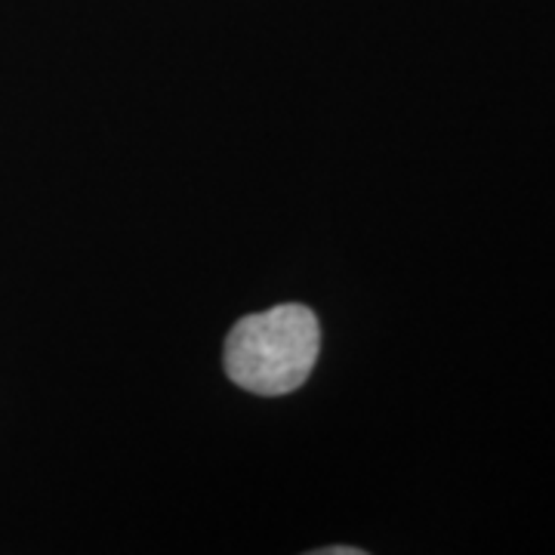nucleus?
Returning a JSON list of instances; mask_svg holds the SVG:
<instances>
[{"instance_id":"f03ea898","label":"nucleus","mask_w":555,"mask_h":555,"mask_svg":"<svg viewBox=\"0 0 555 555\" xmlns=\"http://www.w3.org/2000/svg\"><path fill=\"white\" fill-rule=\"evenodd\" d=\"M321 555H358L361 550H356V546H327V550H318Z\"/></svg>"},{"instance_id":"f257e3e1","label":"nucleus","mask_w":555,"mask_h":555,"mask_svg":"<svg viewBox=\"0 0 555 555\" xmlns=\"http://www.w3.org/2000/svg\"><path fill=\"white\" fill-rule=\"evenodd\" d=\"M318 346L315 312L287 302L241 318L225 339V371L254 396H287L309 379Z\"/></svg>"}]
</instances>
